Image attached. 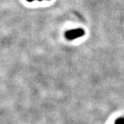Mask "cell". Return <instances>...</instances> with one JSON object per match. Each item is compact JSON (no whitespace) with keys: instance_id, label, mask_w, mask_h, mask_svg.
<instances>
[{"instance_id":"1","label":"cell","mask_w":124,"mask_h":124,"mask_svg":"<svg viewBox=\"0 0 124 124\" xmlns=\"http://www.w3.org/2000/svg\"><path fill=\"white\" fill-rule=\"evenodd\" d=\"M84 34V31L81 29L79 30H73L72 31H68L67 34V38L69 39H74L76 38H78L79 36H81Z\"/></svg>"},{"instance_id":"2","label":"cell","mask_w":124,"mask_h":124,"mask_svg":"<svg viewBox=\"0 0 124 124\" xmlns=\"http://www.w3.org/2000/svg\"><path fill=\"white\" fill-rule=\"evenodd\" d=\"M116 124H124V120L123 119H119L116 122Z\"/></svg>"},{"instance_id":"3","label":"cell","mask_w":124,"mask_h":124,"mask_svg":"<svg viewBox=\"0 0 124 124\" xmlns=\"http://www.w3.org/2000/svg\"><path fill=\"white\" fill-rule=\"evenodd\" d=\"M28 2H32V1H34V0H27Z\"/></svg>"},{"instance_id":"4","label":"cell","mask_w":124,"mask_h":124,"mask_svg":"<svg viewBox=\"0 0 124 124\" xmlns=\"http://www.w3.org/2000/svg\"><path fill=\"white\" fill-rule=\"evenodd\" d=\"M40 1H41V0H40Z\"/></svg>"}]
</instances>
